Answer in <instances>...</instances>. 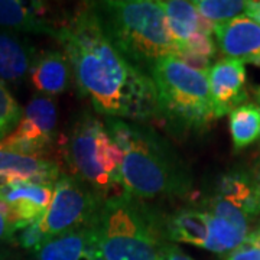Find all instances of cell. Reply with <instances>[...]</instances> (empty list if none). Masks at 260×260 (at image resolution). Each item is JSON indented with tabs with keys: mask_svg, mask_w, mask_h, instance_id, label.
Wrapping results in <instances>:
<instances>
[{
	"mask_svg": "<svg viewBox=\"0 0 260 260\" xmlns=\"http://www.w3.org/2000/svg\"><path fill=\"white\" fill-rule=\"evenodd\" d=\"M55 39L83 95L107 119L146 123L159 119L156 88L150 75L136 68L106 34L95 2L80 3L67 15Z\"/></svg>",
	"mask_w": 260,
	"mask_h": 260,
	"instance_id": "1",
	"label": "cell"
},
{
	"mask_svg": "<svg viewBox=\"0 0 260 260\" xmlns=\"http://www.w3.org/2000/svg\"><path fill=\"white\" fill-rule=\"evenodd\" d=\"M110 138L121 150L123 191L139 200L184 197L192 189V175L172 145L143 123L107 119Z\"/></svg>",
	"mask_w": 260,
	"mask_h": 260,
	"instance_id": "2",
	"label": "cell"
},
{
	"mask_svg": "<svg viewBox=\"0 0 260 260\" xmlns=\"http://www.w3.org/2000/svg\"><path fill=\"white\" fill-rule=\"evenodd\" d=\"M167 217L127 192L104 200L93 227L100 260H159L167 237Z\"/></svg>",
	"mask_w": 260,
	"mask_h": 260,
	"instance_id": "3",
	"label": "cell"
},
{
	"mask_svg": "<svg viewBox=\"0 0 260 260\" xmlns=\"http://www.w3.org/2000/svg\"><path fill=\"white\" fill-rule=\"evenodd\" d=\"M95 8L114 47L143 73L167 56H177L159 2L110 0L95 2Z\"/></svg>",
	"mask_w": 260,
	"mask_h": 260,
	"instance_id": "4",
	"label": "cell"
},
{
	"mask_svg": "<svg viewBox=\"0 0 260 260\" xmlns=\"http://www.w3.org/2000/svg\"><path fill=\"white\" fill-rule=\"evenodd\" d=\"M56 162L62 174L80 179L103 200L123 192L121 150L91 113L78 114L70 133L56 140Z\"/></svg>",
	"mask_w": 260,
	"mask_h": 260,
	"instance_id": "5",
	"label": "cell"
},
{
	"mask_svg": "<svg viewBox=\"0 0 260 260\" xmlns=\"http://www.w3.org/2000/svg\"><path fill=\"white\" fill-rule=\"evenodd\" d=\"M156 88L159 119L178 133H198L215 120L207 73L197 71L178 56H167L150 70Z\"/></svg>",
	"mask_w": 260,
	"mask_h": 260,
	"instance_id": "6",
	"label": "cell"
},
{
	"mask_svg": "<svg viewBox=\"0 0 260 260\" xmlns=\"http://www.w3.org/2000/svg\"><path fill=\"white\" fill-rule=\"evenodd\" d=\"M104 203L80 179L61 174L54 185L52 201L41 221L45 237H54L81 229H93Z\"/></svg>",
	"mask_w": 260,
	"mask_h": 260,
	"instance_id": "7",
	"label": "cell"
},
{
	"mask_svg": "<svg viewBox=\"0 0 260 260\" xmlns=\"http://www.w3.org/2000/svg\"><path fill=\"white\" fill-rule=\"evenodd\" d=\"M67 13L56 15L52 6L44 2L0 0V26L19 32L56 37L64 25Z\"/></svg>",
	"mask_w": 260,
	"mask_h": 260,
	"instance_id": "8",
	"label": "cell"
},
{
	"mask_svg": "<svg viewBox=\"0 0 260 260\" xmlns=\"http://www.w3.org/2000/svg\"><path fill=\"white\" fill-rule=\"evenodd\" d=\"M215 119L230 114L249 100L246 88V68L239 59L223 58L207 73Z\"/></svg>",
	"mask_w": 260,
	"mask_h": 260,
	"instance_id": "9",
	"label": "cell"
},
{
	"mask_svg": "<svg viewBox=\"0 0 260 260\" xmlns=\"http://www.w3.org/2000/svg\"><path fill=\"white\" fill-rule=\"evenodd\" d=\"M61 174L55 159L29 156L0 148V189L22 182L55 185Z\"/></svg>",
	"mask_w": 260,
	"mask_h": 260,
	"instance_id": "10",
	"label": "cell"
},
{
	"mask_svg": "<svg viewBox=\"0 0 260 260\" xmlns=\"http://www.w3.org/2000/svg\"><path fill=\"white\" fill-rule=\"evenodd\" d=\"M217 45L225 58L260 67V25L247 16L215 23Z\"/></svg>",
	"mask_w": 260,
	"mask_h": 260,
	"instance_id": "11",
	"label": "cell"
},
{
	"mask_svg": "<svg viewBox=\"0 0 260 260\" xmlns=\"http://www.w3.org/2000/svg\"><path fill=\"white\" fill-rule=\"evenodd\" d=\"M54 185L48 184H13L0 189V198L9 207L15 227L19 224L42 220L52 201Z\"/></svg>",
	"mask_w": 260,
	"mask_h": 260,
	"instance_id": "12",
	"label": "cell"
},
{
	"mask_svg": "<svg viewBox=\"0 0 260 260\" xmlns=\"http://www.w3.org/2000/svg\"><path fill=\"white\" fill-rule=\"evenodd\" d=\"M32 260H100L93 229L48 237L32 251Z\"/></svg>",
	"mask_w": 260,
	"mask_h": 260,
	"instance_id": "13",
	"label": "cell"
},
{
	"mask_svg": "<svg viewBox=\"0 0 260 260\" xmlns=\"http://www.w3.org/2000/svg\"><path fill=\"white\" fill-rule=\"evenodd\" d=\"M71 65L64 52L47 51L38 54L29 77L35 90L44 95L64 93L71 81Z\"/></svg>",
	"mask_w": 260,
	"mask_h": 260,
	"instance_id": "14",
	"label": "cell"
},
{
	"mask_svg": "<svg viewBox=\"0 0 260 260\" xmlns=\"http://www.w3.org/2000/svg\"><path fill=\"white\" fill-rule=\"evenodd\" d=\"M37 49L26 39L0 30V78L19 81L29 74L37 59Z\"/></svg>",
	"mask_w": 260,
	"mask_h": 260,
	"instance_id": "15",
	"label": "cell"
},
{
	"mask_svg": "<svg viewBox=\"0 0 260 260\" xmlns=\"http://www.w3.org/2000/svg\"><path fill=\"white\" fill-rule=\"evenodd\" d=\"M217 197L240 208L249 218L260 215V205L251 181L250 171L232 169L217 181Z\"/></svg>",
	"mask_w": 260,
	"mask_h": 260,
	"instance_id": "16",
	"label": "cell"
},
{
	"mask_svg": "<svg viewBox=\"0 0 260 260\" xmlns=\"http://www.w3.org/2000/svg\"><path fill=\"white\" fill-rule=\"evenodd\" d=\"M165 227L169 242L204 247L208 239V214L197 208H182L167 217Z\"/></svg>",
	"mask_w": 260,
	"mask_h": 260,
	"instance_id": "17",
	"label": "cell"
},
{
	"mask_svg": "<svg viewBox=\"0 0 260 260\" xmlns=\"http://www.w3.org/2000/svg\"><path fill=\"white\" fill-rule=\"evenodd\" d=\"M159 5L165 13L168 32L172 38L178 52L181 48H184V45L189 41V38L195 32H198L200 15L192 2L168 0V2H159Z\"/></svg>",
	"mask_w": 260,
	"mask_h": 260,
	"instance_id": "18",
	"label": "cell"
},
{
	"mask_svg": "<svg viewBox=\"0 0 260 260\" xmlns=\"http://www.w3.org/2000/svg\"><path fill=\"white\" fill-rule=\"evenodd\" d=\"M234 150H242L260 139V104L244 103L229 114Z\"/></svg>",
	"mask_w": 260,
	"mask_h": 260,
	"instance_id": "19",
	"label": "cell"
},
{
	"mask_svg": "<svg viewBox=\"0 0 260 260\" xmlns=\"http://www.w3.org/2000/svg\"><path fill=\"white\" fill-rule=\"evenodd\" d=\"M246 239V233L240 232L223 218L208 214V239L203 249L213 253H232L244 244Z\"/></svg>",
	"mask_w": 260,
	"mask_h": 260,
	"instance_id": "20",
	"label": "cell"
},
{
	"mask_svg": "<svg viewBox=\"0 0 260 260\" xmlns=\"http://www.w3.org/2000/svg\"><path fill=\"white\" fill-rule=\"evenodd\" d=\"M23 119L35 124L45 136L56 140V121L58 110L55 102L48 95L34 97L23 110Z\"/></svg>",
	"mask_w": 260,
	"mask_h": 260,
	"instance_id": "21",
	"label": "cell"
},
{
	"mask_svg": "<svg viewBox=\"0 0 260 260\" xmlns=\"http://www.w3.org/2000/svg\"><path fill=\"white\" fill-rule=\"evenodd\" d=\"M192 5L203 18L214 25L237 18L247 8V2L243 0H197Z\"/></svg>",
	"mask_w": 260,
	"mask_h": 260,
	"instance_id": "22",
	"label": "cell"
},
{
	"mask_svg": "<svg viewBox=\"0 0 260 260\" xmlns=\"http://www.w3.org/2000/svg\"><path fill=\"white\" fill-rule=\"evenodd\" d=\"M204 207L207 208L205 213L223 218L225 221L233 224L236 229H239L240 232L246 233L249 236V220L250 218L236 205L230 204L229 201H225V200L215 195L213 198H210L208 201H205Z\"/></svg>",
	"mask_w": 260,
	"mask_h": 260,
	"instance_id": "23",
	"label": "cell"
},
{
	"mask_svg": "<svg viewBox=\"0 0 260 260\" xmlns=\"http://www.w3.org/2000/svg\"><path fill=\"white\" fill-rule=\"evenodd\" d=\"M23 113L15 97L0 81V132L5 133L19 124Z\"/></svg>",
	"mask_w": 260,
	"mask_h": 260,
	"instance_id": "24",
	"label": "cell"
},
{
	"mask_svg": "<svg viewBox=\"0 0 260 260\" xmlns=\"http://www.w3.org/2000/svg\"><path fill=\"white\" fill-rule=\"evenodd\" d=\"M41 221L42 220L16 225L13 244H16V246L28 251L37 250L38 247L47 240V237L44 236V233L41 230Z\"/></svg>",
	"mask_w": 260,
	"mask_h": 260,
	"instance_id": "25",
	"label": "cell"
},
{
	"mask_svg": "<svg viewBox=\"0 0 260 260\" xmlns=\"http://www.w3.org/2000/svg\"><path fill=\"white\" fill-rule=\"evenodd\" d=\"M181 51H188V52H192L195 55L204 56L208 59H211L217 52L215 44H214L211 37L200 34V32H195L194 35L189 38V41L184 45V48H181L178 52H181Z\"/></svg>",
	"mask_w": 260,
	"mask_h": 260,
	"instance_id": "26",
	"label": "cell"
},
{
	"mask_svg": "<svg viewBox=\"0 0 260 260\" xmlns=\"http://www.w3.org/2000/svg\"><path fill=\"white\" fill-rule=\"evenodd\" d=\"M15 221L12 218L9 207L0 198V244H13L15 243Z\"/></svg>",
	"mask_w": 260,
	"mask_h": 260,
	"instance_id": "27",
	"label": "cell"
},
{
	"mask_svg": "<svg viewBox=\"0 0 260 260\" xmlns=\"http://www.w3.org/2000/svg\"><path fill=\"white\" fill-rule=\"evenodd\" d=\"M224 260H260V249L249 244H242L236 250L229 253Z\"/></svg>",
	"mask_w": 260,
	"mask_h": 260,
	"instance_id": "28",
	"label": "cell"
},
{
	"mask_svg": "<svg viewBox=\"0 0 260 260\" xmlns=\"http://www.w3.org/2000/svg\"><path fill=\"white\" fill-rule=\"evenodd\" d=\"M159 260H195L192 259L191 256H188L186 253L178 249L175 244L169 242L164 246V249L160 251V256H159Z\"/></svg>",
	"mask_w": 260,
	"mask_h": 260,
	"instance_id": "29",
	"label": "cell"
},
{
	"mask_svg": "<svg viewBox=\"0 0 260 260\" xmlns=\"http://www.w3.org/2000/svg\"><path fill=\"white\" fill-rule=\"evenodd\" d=\"M251 181H253V188H254V194H256V198L259 201L260 205V156L256 162L254 168L250 171Z\"/></svg>",
	"mask_w": 260,
	"mask_h": 260,
	"instance_id": "30",
	"label": "cell"
},
{
	"mask_svg": "<svg viewBox=\"0 0 260 260\" xmlns=\"http://www.w3.org/2000/svg\"><path fill=\"white\" fill-rule=\"evenodd\" d=\"M246 16L260 25V2H247Z\"/></svg>",
	"mask_w": 260,
	"mask_h": 260,
	"instance_id": "31",
	"label": "cell"
},
{
	"mask_svg": "<svg viewBox=\"0 0 260 260\" xmlns=\"http://www.w3.org/2000/svg\"><path fill=\"white\" fill-rule=\"evenodd\" d=\"M244 244H249V246L260 249V230H253L251 233H249Z\"/></svg>",
	"mask_w": 260,
	"mask_h": 260,
	"instance_id": "32",
	"label": "cell"
},
{
	"mask_svg": "<svg viewBox=\"0 0 260 260\" xmlns=\"http://www.w3.org/2000/svg\"><path fill=\"white\" fill-rule=\"evenodd\" d=\"M13 253L8 249V246L5 244H0V260H10L13 259Z\"/></svg>",
	"mask_w": 260,
	"mask_h": 260,
	"instance_id": "33",
	"label": "cell"
},
{
	"mask_svg": "<svg viewBox=\"0 0 260 260\" xmlns=\"http://www.w3.org/2000/svg\"><path fill=\"white\" fill-rule=\"evenodd\" d=\"M254 97H256V102H257V104H260V87L254 91Z\"/></svg>",
	"mask_w": 260,
	"mask_h": 260,
	"instance_id": "34",
	"label": "cell"
},
{
	"mask_svg": "<svg viewBox=\"0 0 260 260\" xmlns=\"http://www.w3.org/2000/svg\"><path fill=\"white\" fill-rule=\"evenodd\" d=\"M254 230H260V221H259V224H257V227H256Z\"/></svg>",
	"mask_w": 260,
	"mask_h": 260,
	"instance_id": "35",
	"label": "cell"
},
{
	"mask_svg": "<svg viewBox=\"0 0 260 260\" xmlns=\"http://www.w3.org/2000/svg\"><path fill=\"white\" fill-rule=\"evenodd\" d=\"M2 135H3V133H2V132H0V136H2Z\"/></svg>",
	"mask_w": 260,
	"mask_h": 260,
	"instance_id": "36",
	"label": "cell"
},
{
	"mask_svg": "<svg viewBox=\"0 0 260 260\" xmlns=\"http://www.w3.org/2000/svg\"><path fill=\"white\" fill-rule=\"evenodd\" d=\"M10 260H15V257H13V259H10Z\"/></svg>",
	"mask_w": 260,
	"mask_h": 260,
	"instance_id": "37",
	"label": "cell"
}]
</instances>
